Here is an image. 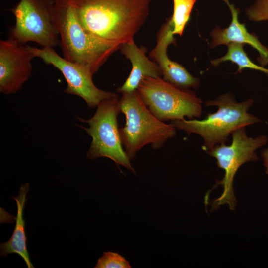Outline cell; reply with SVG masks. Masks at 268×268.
Here are the masks:
<instances>
[{
  "label": "cell",
  "mask_w": 268,
  "mask_h": 268,
  "mask_svg": "<svg viewBox=\"0 0 268 268\" xmlns=\"http://www.w3.org/2000/svg\"><path fill=\"white\" fill-rule=\"evenodd\" d=\"M262 157L263 159L264 166L266 168V172L268 174V148L262 152Z\"/></svg>",
  "instance_id": "cell-19"
},
{
  "label": "cell",
  "mask_w": 268,
  "mask_h": 268,
  "mask_svg": "<svg viewBox=\"0 0 268 268\" xmlns=\"http://www.w3.org/2000/svg\"><path fill=\"white\" fill-rule=\"evenodd\" d=\"M27 46L35 57L52 65L62 73L67 83L64 92L81 97L89 107L95 108L102 101L117 95L98 88L92 81L93 74L88 69L61 57L54 48Z\"/></svg>",
  "instance_id": "cell-9"
},
{
  "label": "cell",
  "mask_w": 268,
  "mask_h": 268,
  "mask_svg": "<svg viewBox=\"0 0 268 268\" xmlns=\"http://www.w3.org/2000/svg\"><path fill=\"white\" fill-rule=\"evenodd\" d=\"M118 101V95L103 101L97 106L92 118L85 120L77 117L76 119L89 126V128L81 127L92 138L86 154L88 158L107 157L136 174L121 142L117 122L120 112Z\"/></svg>",
  "instance_id": "cell-6"
},
{
  "label": "cell",
  "mask_w": 268,
  "mask_h": 268,
  "mask_svg": "<svg viewBox=\"0 0 268 268\" xmlns=\"http://www.w3.org/2000/svg\"><path fill=\"white\" fill-rule=\"evenodd\" d=\"M231 11L232 21L228 27L221 29L216 26L210 33L211 48L220 45H228L231 42L248 44L259 52L257 60L262 66L268 64V49L262 44L258 38L254 34L249 33L244 24L240 23L238 19L240 10L231 4L229 0H223Z\"/></svg>",
  "instance_id": "cell-12"
},
{
  "label": "cell",
  "mask_w": 268,
  "mask_h": 268,
  "mask_svg": "<svg viewBox=\"0 0 268 268\" xmlns=\"http://www.w3.org/2000/svg\"><path fill=\"white\" fill-rule=\"evenodd\" d=\"M121 53L132 64V70L123 84L117 89L122 93L130 92L137 90L141 80L146 77H161L162 72L158 65L151 61L145 55L146 49L138 47L134 39L123 43L119 49Z\"/></svg>",
  "instance_id": "cell-13"
},
{
  "label": "cell",
  "mask_w": 268,
  "mask_h": 268,
  "mask_svg": "<svg viewBox=\"0 0 268 268\" xmlns=\"http://www.w3.org/2000/svg\"><path fill=\"white\" fill-rule=\"evenodd\" d=\"M35 58L27 45L10 39L0 40V92L5 95L18 92L31 76Z\"/></svg>",
  "instance_id": "cell-10"
},
{
  "label": "cell",
  "mask_w": 268,
  "mask_h": 268,
  "mask_svg": "<svg viewBox=\"0 0 268 268\" xmlns=\"http://www.w3.org/2000/svg\"><path fill=\"white\" fill-rule=\"evenodd\" d=\"M56 0H20L9 9L15 23L9 28V38L26 45L36 43L43 48L60 46L59 31L53 11Z\"/></svg>",
  "instance_id": "cell-7"
},
{
  "label": "cell",
  "mask_w": 268,
  "mask_h": 268,
  "mask_svg": "<svg viewBox=\"0 0 268 268\" xmlns=\"http://www.w3.org/2000/svg\"><path fill=\"white\" fill-rule=\"evenodd\" d=\"M244 44L238 42H231L228 46V51L224 56L213 60L211 64L217 66L221 63L230 61L238 66L237 72L241 73L245 68L259 70L268 74V69L259 66L252 62L245 52L243 47Z\"/></svg>",
  "instance_id": "cell-15"
},
{
  "label": "cell",
  "mask_w": 268,
  "mask_h": 268,
  "mask_svg": "<svg viewBox=\"0 0 268 268\" xmlns=\"http://www.w3.org/2000/svg\"><path fill=\"white\" fill-rule=\"evenodd\" d=\"M246 14L251 21H268V0H256L254 4L246 9Z\"/></svg>",
  "instance_id": "cell-18"
},
{
  "label": "cell",
  "mask_w": 268,
  "mask_h": 268,
  "mask_svg": "<svg viewBox=\"0 0 268 268\" xmlns=\"http://www.w3.org/2000/svg\"><path fill=\"white\" fill-rule=\"evenodd\" d=\"M196 0H173V12L170 17L173 24L174 35L181 36Z\"/></svg>",
  "instance_id": "cell-16"
},
{
  "label": "cell",
  "mask_w": 268,
  "mask_h": 268,
  "mask_svg": "<svg viewBox=\"0 0 268 268\" xmlns=\"http://www.w3.org/2000/svg\"><path fill=\"white\" fill-rule=\"evenodd\" d=\"M54 19L63 57L93 75L120 45L100 39L85 30L70 0H56Z\"/></svg>",
  "instance_id": "cell-2"
},
{
  "label": "cell",
  "mask_w": 268,
  "mask_h": 268,
  "mask_svg": "<svg viewBox=\"0 0 268 268\" xmlns=\"http://www.w3.org/2000/svg\"><path fill=\"white\" fill-rule=\"evenodd\" d=\"M171 18L162 25L157 38V44L151 51L150 58L158 65L163 79L182 89H197L199 79L193 76L182 65L169 59L167 54L168 46L175 43Z\"/></svg>",
  "instance_id": "cell-11"
},
{
  "label": "cell",
  "mask_w": 268,
  "mask_h": 268,
  "mask_svg": "<svg viewBox=\"0 0 268 268\" xmlns=\"http://www.w3.org/2000/svg\"><path fill=\"white\" fill-rule=\"evenodd\" d=\"M232 136L231 145H226L225 143L216 145L211 150L207 152L217 160L218 167L225 171L223 179L218 181L214 186L221 184L223 191L219 198L211 201L212 210H215L225 204H228L231 210L235 209L237 201L233 186L235 174L243 164L259 159L255 151L265 145L267 141L265 135L255 138L249 137L245 127L235 131L232 133Z\"/></svg>",
  "instance_id": "cell-8"
},
{
  "label": "cell",
  "mask_w": 268,
  "mask_h": 268,
  "mask_svg": "<svg viewBox=\"0 0 268 268\" xmlns=\"http://www.w3.org/2000/svg\"><path fill=\"white\" fill-rule=\"evenodd\" d=\"M29 189L28 182L22 184L19 193L16 197H11L15 201L17 205L16 224L10 239L0 244V254L6 257L8 254L15 253L19 255L25 262L28 268H33L27 247V237L25 230V220L23 217L24 208L26 201V195Z\"/></svg>",
  "instance_id": "cell-14"
},
{
  "label": "cell",
  "mask_w": 268,
  "mask_h": 268,
  "mask_svg": "<svg viewBox=\"0 0 268 268\" xmlns=\"http://www.w3.org/2000/svg\"><path fill=\"white\" fill-rule=\"evenodd\" d=\"M95 268H131L129 262L120 254L104 252L97 261Z\"/></svg>",
  "instance_id": "cell-17"
},
{
  "label": "cell",
  "mask_w": 268,
  "mask_h": 268,
  "mask_svg": "<svg viewBox=\"0 0 268 268\" xmlns=\"http://www.w3.org/2000/svg\"><path fill=\"white\" fill-rule=\"evenodd\" d=\"M137 91L150 112L158 120H182L200 117L202 101L195 93L180 89L161 77H146Z\"/></svg>",
  "instance_id": "cell-5"
},
{
  "label": "cell",
  "mask_w": 268,
  "mask_h": 268,
  "mask_svg": "<svg viewBox=\"0 0 268 268\" xmlns=\"http://www.w3.org/2000/svg\"><path fill=\"white\" fill-rule=\"evenodd\" d=\"M89 33L121 45L134 39L145 22L151 0H70Z\"/></svg>",
  "instance_id": "cell-1"
},
{
  "label": "cell",
  "mask_w": 268,
  "mask_h": 268,
  "mask_svg": "<svg viewBox=\"0 0 268 268\" xmlns=\"http://www.w3.org/2000/svg\"><path fill=\"white\" fill-rule=\"evenodd\" d=\"M253 103L252 99L238 103L231 94H223L205 103L206 106L218 107L215 113H209L205 119L173 120L170 124L188 134L201 136L204 139L202 148L208 152L218 144L225 143L230 134L236 130L260 121L248 113Z\"/></svg>",
  "instance_id": "cell-3"
},
{
  "label": "cell",
  "mask_w": 268,
  "mask_h": 268,
  "mask_svg": "<svg viewBox=\"0 0 268 268\" xmlns=\"http://www.w3.org/2000/svg\"><path fill=\"white\" fill-rule=\"evenodd\" d=\"M119 99L120 112L125 116L124 127L119 129L121 142L129 159L150 144L154 149L161 148L176 134V128L156 118L143 102L137 90L122 93Z\"/></svg>",
  "instance_id": "cell-4"
}]
</instances>
